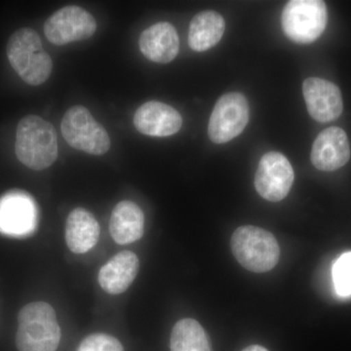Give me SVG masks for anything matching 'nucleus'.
I'll list each match as a JSON object with an SVG mask.
<instances>
[{
  "mask_svg": "<svg viewBox=\"0 0 351 351\" xmlns=\"http://www.w3.org/2000/svg\"><path fill=\"white\" fill-rule=\"evenodd\" d=\"M16 156L32 170L50 167L58 158V138L54 126L38 115L21 119L16 131Z\"/></svg>",
  "mask_w": 351,
  "mask_h": 351,
  "instance_id": "1",
  "label": "nucleus"
},
{
  "mask_svg": "<svg viewBox=\"0 0 351 351\" xmlns=\"http://www.w3.org/2000/svg\"><path fill=\"white\" fill-rule=\"evenodd\" d=\"M6 54L14 71L32 86L43 84L52 73V59L44 50L38 32L31 27L14 32L7 43Z\"/></svg>",
  "mask_w": 351,
  "mask_h": 351,
  "instance_id": "2",
  "label": "nucleus"
},
{
  "mask_svg": "<svg viewBox=\"0 0 351 351\" xmlns=\"http://www.w3.org/2000/svg\"><path fill=\"white\" fill-rule=\"evenodd\" d=\"M16 346L19 351H56L61 329L54 308L47 302H34L21 309L18 315Z\"/></svg>",
  "mask_w": 351,
  "mask_h": 351,
  "instance_id": "3",
  "label": "nucleus"
},
{
  "mask_svg": "<svg viewBox=\"0 0 351 351\" xmlns=\"http://www.w3.org/2000/svg\"><path fill=\"white\" fill-rule=\"evenodd\" d=\"M230 246L237 262L256 274L269 271L280 258V248L276 237L258 226H240L233 232Z\"/></svg>",
  "mask_w": 351,
  "mask_h": 351,
  "instance_id": "4",
  "label": "nucleus"
},
{
  "mask_svg": "<svg viewBox=\"0 0 351 351\" xmlns=\"http://www.w3.org/2000/svg\"><path fill=\"white\" fill-rule=\"evenodd\" d=\"M62 135L71 147L92 156H103L110 149L107 130L83 106H73L64 113Z\"/></svg>",
  "mask_w": 351,
  "mask_h": 351,
  "instance_id": "5",
  "label": "nucleus"
},
{
  "mask_svg": "<svg viewBox=\"0 0 351 351\" xmlns=\"http://www.w3.org/2000/svg\"><path fill=\"white\" fill-rule=\"evenodd\" d=\"M326 3L321 0H292L284 7L281 25L284 34L297 43L308 44L326 29Z\"/></svg>",
  "mask_w": 351,
  "mask_h": 351,
  "instance_id": "6",
  "label": "nucleus"
},
{
  "mask_svg": "<svg viewBox=\"0 0 351 351\" xmlns=\"http://www.w3.org/2000/svg\"><path fill=\"white\" fill-rule=\"evenodd\" d=\"M250 117L244 95L230 92L219 99L208 125V135L215 144H225L237 138L247 126Z\"/></svg>",
  "mask_w": 351,
  "mask_h": 351,
  "instance_id": "7",
  "label": "nucleus"
},
{
  "mask_svg": "<svg viewBox=\"0 0 351 351\" xmlns=\"http://www.w3.org/2000/svg\"><path fill=\"white\" fill-rule=\"evenodd\" d=\"M96 31L97 22L93 16L76 5L63 7L51 15L44 24L46 38L58 46L86 40Z\"/></svg>",
  "mask_w": 351,
  "mask_h": 351,
  "instance_id": "8",
  "label": "nucleus"
},
{
  "mask_svg": "<svg viewBox=\"0 0 351 351\" xmlns=\"http://www.w3.org/2000/svg\"><path fill=\"white\" fill-rule=\"evenodd\" d=\"M294 179V169L287 157L280 152H267L258 165L256 191L265 200L278 202L288 195Z\"/></svg>",
  "mask_w": 351,
  "mask_h": 351,
  "instance_id": "9",
  "label": "nucleus"
},
{
  "mask_svg": "<svg viewBox=\"0 0 351 351\" xmlns=\"http://www.w3.org/2000/svg\"><path fill=\"white\" fill-rule=\"evenodd\" d=\"M36 208L22 191L7 193L0 199V232L9 237L31 234L36 228Z\"/></svg>",
  "mask_w": 351,
  "mask_h": 351,
  "instance_id": "10",
  "label": "nucleus"
},
{
  "mask_svg": "<svg viewBox=\"0 0 351 351\" xmlns=\"http://www.w3.org/2000/svg\"><path fill=\"white\" fill-rule=\"evenodd\" d=\"M307 112L316 121L330 122L339 119L343 110L341 90L334 83L309 77L302 84Z\"/></svg>",
  "mask_w": 351,
  "mask_h": 351,
  "instance_id": "11",
  "label": "nucleus"
},
{
  "mask_svg": "<svg viewBox=\"0 0 351 351\" xmlns=\"http://www.w3.org/2000/svg\"><path fill=\"white\" fill-rule=\"evenodd\" d=\"M350 145L348 135L339 127H330L321 132L314 141L311 162L324 172H332L345 166L350 159Z\"/></svg>",
  "mask_w": 351,
  "mask_h": 351,
  "instance_id": "12",
  "label": "nucleus"
},
{
  "mask_svg": "<svg viewBox=\"0 0 351 351\" xmlns=\"http://www.w3.org/2000/svg\"><path fill=\"white\" fill-rule=\"evenodd\" d=\"M134 126L140 133L151 137H169L182 128V115L171 106L149 101L136 110Z\"/></svg>",
  "mask_w": 351,
  "mask_h": 351,
  "instance_id": "13",
  "label": "nucleus"
},
{
  "mask_svg": "<svg viewBox=\"0 0 351 351\" xmlns=\"http://www.w3.org/2000/svg\"><path fill=\"white\" fill-rule=\"evenodd\" d=\"M138 46L149 61L168 64L179 54L180 38L174 25L168 22H159L142 32Z\"/></svg>",
  "mask_w": 351,
  "mask_h": 351,
  "instance_id": "14",
  "label": "nucleus"
},
{
  "mask_svg": "<svg viewBox=\"0 0 351 351\" xmlns=\"http://www.w3.org/2000/svg\"><path fill=\"white\" fill-rule=\"evenodd\" d=\"M140 261L131 251H122L110 258L99 272V283L105 292L119 295L125 292L135 280Z\"/></svg>",
  "mask_w": 351,
  "mask_h": 351,
  "instance_id": "15",
  "label": "nucleus"
},
{
  "mask_svg": "<svg viewBox=\"0 0 351 351\" xmlns=\"http://www.w3.org/2000/svg\"><path fill=\"white\" fill-rule=\"evenodd\" d=\"M110 232L120 245L133 243L142 239L145 232V215L132 201L119 202L113 209L110 219Z\"/></svg>",
  "mask_w": 351,
  "mask_h": 351,
  "instance_id": "16",
  "label": "nucleus"
},
{
  "mask_svg": "<svg viewBox=\"0 0 351 351\" xmlns=\"http://www.w3.org/2000/svg\"><path fill=\"white\" fill-rule=\"evenodd\" d=\"M100 237V226L93 215L83 208H75L66 223V242L69 250L83 254L91 250Z\"/></svg>",
  "mask_w": 351,
  "mask_h": 351,
  "instance_id": "17",
  "label": "nucleus"
},
{
  "mask_svg": "<svg viewBox=\"0 0 351 351\" xmlns=\"http://www.w3.org/2000/svg\"><path fill=\"white\" fill-rule=\"evenodd\" d=\"M225 29V19L216 11L196 14L189 24V47L196 52L211 49L221 40Z\"/></svg>",
  "mask_w": 351,
  "mask_h": 351,
  "instance_id": "18",
  "label": "nucleus"
},
{
  "mask_svg": "<svg viewBox=\"0 0 351 351\" xmlns=\"http://www.w3.org/2000/svg\"><path fill=\"white\" fill-rule=\"evenodd\" d=\"M170 348L171 351H213L206 332L191 318L176 323L171 332Z\"/></svg>",
  "mask_w": 351,
  "mask_h": 351,
  "instance_id": "19",
  "label": "nucleus"
},
{
  "mask_svg": "<svg viewBox=\"0 0 351 351\" xmlns=\"http://www.w3.org/2000/svg\"><path fill=\"white\" fill-rule=\"evenodd\" d=\"M332 280L341 297L351 295V252L343 254L332 265Z\"/></svg>",
  "mask_w": 351,
  "mask_h": 351,
  "instance_id": "20",
  "label": "nucleus"
},
{
  "mask_svg": "<svg viewBox=\"0 0 351 351\" xmlns=\"http://www.w3.org/2000/svg\"><path fill=\"white\" fill-rule=\"evenodd\" d=\"M77 351H124L119 339L106 334L90 335L78 346Z\"/></svg>",
  "mask_w": 351,
  "mask_h": 351,
  "instance_id": "21",
  "label": "nucleus"
},
{
  "mask_svg": "<svg viewBox=\"0 0 351 351\" xmlns=\"http://www.w3.org/2000/svg\"><path fill=\"white\" fill-rule=\"evenodd\" d=\"M242 351H269L267 348H263V346H250L248 348H245V350Z\"/></svg>",
  "mask_w": 351,
  "mask_h": 351,
  "instance_id": "22",
  "label": "nucleus"
}]
</instances>
